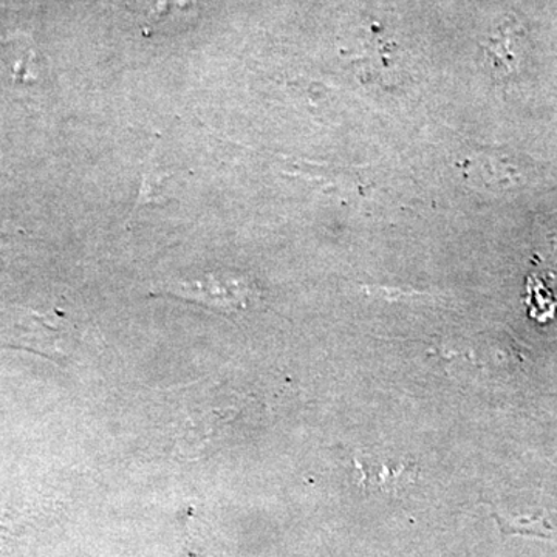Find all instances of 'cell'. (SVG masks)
Here are the masks:
<instances>
[{
    "label": "cell",
    "mask_w": 557,
    "mask_h": 557,
    "mask_svg": "<svg viewBox=\"0 0 557 557\" xmlns=\"http://www.w3.org/2000/svg\"><path fill=\"white\" fill-rule=\"evenodd\" d=\"M168 295L200 304L223 313L247 310L258 298V289L247 277L231 273H207L193 278H180L163 285Z\"/></svg>",
    "instance_id": "6da1fadb"
},
{
    "label": "cell",
    "mask_w": 557,
    "mask_h": 557,
    "mask_svg": "<svg viewBox=\"0 0 557 557\" xmlns=\"http://www.w3.org/2000/svg\"><path fill=\"white\" fill-rule=\"evenodd\" d=\"M196 0H149L143 33L152 35L168 25L182 24L196 16Z\"/></svg>",
    "instance_id": "7a4b0ae2"
},
{
    "label": "cell",
    "mask_w": 557,
    "mask_h": 557,
    "mask_svg": "<svg viewBox=\"0 0 557 557\" xmlns=\"http://www.w3.org/2000/svg\"><path fill=\"white\" fill-rule=\"evenodd\" d=\"M172 177H174V175L164 174L160 166H156L152 157H150L148 170H146L145 175H143L141 189H139L134 212L139 211L143 207H148V205L166 203L171 197L168 196L166 185H164V183Z\"/></svg>",
    "instance_id": "3957f363"
}]
</instances>
